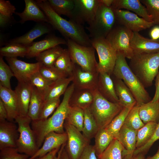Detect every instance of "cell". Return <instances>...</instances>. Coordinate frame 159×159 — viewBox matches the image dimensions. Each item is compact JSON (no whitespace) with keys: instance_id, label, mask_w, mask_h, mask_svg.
<instances>
[{"instance_id":"1","label":"cell","mask_w":159,"mask_h":159,"mask_svg":"<svg viewBox=\"0 0 159 159\" xmlns=\"http://www.w3.org/2000/svg\"><path fill=\"white\" fill-rule=\"evenodd\" d=\"M75 89L72 83L69 86L64 94L62 102L53 115L45 120L32 121L31 125L39 149L42 146L46 135L51 132H64V124L70 107L69 101Z\"/></svg>"},{"instance_id":"2","label":"cell","mask_w":159,"mask_h":159,"mask_svg":"<svg viewBox=\"0 0 159 159\" xmlns=\"http://www.w3.org/2000/svg\"><path fill=\"white\" fill-rule=\"evenodd\" d=\"M46 16L48 23L58 31L66 40L70 39L80 45L92 46L91 39L82 25L69 19H65L56 13L49 5L48 1H35Z\"/></svg>"},{"instance_id":"3","label":"cell","mask_w":159,"mask_h":159,"mask_svg":"<svg viewBox=\"0 0 159 159\" xmlns=\"http://www.w3.org/2000/svg\"><path fill=\"white\" fill-rule=\"evenodd\" d=\"M121 52H117V59L112 74L115 77L123 80L140 106L151 100L150 96L140 81L133 72Z\"/></svg>"},{"instance_id":"4","label":"cell","mask_w":159,"mask_h":159,"mask_svg":"<svg viewBox=\"0 0 159 159\" xmlns=\"http://www.w3.org/2000/svg\"><path fill=\"white\" fill-rule=\"evenodd\" d=\"M128 65L145 88L150 87L159 71V53L134 54Z\"/></svg>"},{"instance_id":"5","label":"cell","mask_w":159,"mask_h":159,"mask_svg":"<svg viewBox=\"0 0 159 159\" xmlns=\"http://www.w3.org/2000/svg\"><path fill=\"white\" fill-rule=\"evenodd\" d=\"M123 108L119 103L106 99L97 89L94 90L93 101L90 109L99 129L105 128Z\"/></svg>"},{"instance_id":"6","label":"cell","mask_w":159,"mask_h":159,"mask_svg":"<svg viewBox=\"0 0 159 159\" xmlns=\"http://www.w3.org/2000/svg\"><path fill=\"white\" fill-rule=\"evenodd\" d=\"M116 21L112 8L100 2L94 19L86 27L89 37L91 39L106 38L114 27Z\"/></svg>"},{"instance_id":"7","label":"cell","mask_w":159,"mask_h":159,"mask_svg":"<svg viewBox=\"0 0 159 159\" xmlns=\"http://www.w3.org/2000/svg\"><path fill=\"white\" fill-rule=\"evenodd\" d=\"M14 121L18 125L19 133L16 148L19 153L31 157L39 149L34 133L30 125L32 120L27 115L25 116L18 115Z\"/></svg>"},{"instance_id":"8","label":"cell","mask_w":159,"mask_h":159,"mask_svg":"<svg viewBox=\"0 0 159 159\" xmlns=\"http://www.w3.org/2000/svg\"><path fill=\"white\" fill-rule=\"evenodd\" d=\"M66 41L67 49L72 60L75 64L85 71L98 72V62L95 56V49L93 47L82 45L70 39Z\"/></svg>"},{"instance_id":"9","label":"cell","mask_w":159,"mask_h":159,"mask_svg":"<svg viewBox=\"0 0 159 159\" xmlns=\"http://www.w3.org/2000/svg\"><path fill=\"white\" fill-rule=\"evenodd\" d=\"M91 39V43L96 50L99 58L97 69L99 73L112 74L117 59V51L106 38Z\"/></svg>"},{"instance_id":"10","label":"cell","mask_w":159,"mask_h":159,"mask_svg":"<svg viewBox=\"0 0 159 159\" xmlns=\"http://www.w3.org/2000/svg\"><path fill=\"white\" fill-rule=\"evenodd\" d=\"M134 32L123 26L114 27L106 38L113 48L130 59L134 53L130 45Z\"/></svg>"},{"instance_id":"11","label":"cell","mask_w":159,"mask_h":159,"mask_svg":"<svg viewBox=\"0 0 159 159\" xmlns=\"http://www.w3.org/2000/svg\"><path fill=\"white\" fill-rule=\"evenodd\" d=\"M64 128L67 137L64 148L68 157L69 159H79L90 141L75 127L65 122Z\"/></svg>"},{"instance_id":"12","label":"cell","mask_w":159,"mask_h":159,"mask_svg":"<svg viewBox=\"0 0 159 159\" xmlns=\"http://www.w3.org/2000/svg\"><path fill=\"white\" fill-rule=\"evenodd\" d=\"M74 7L69 19L82 25L89 24L94 19L100 4L99 0H74Z\"/></svg>"},{"instance_id":"13","label":"cell","mask_w":159,"mask_h":159,"mask_svg":"<svg viewBox=\"0 0 159 159\" xmlns=\"http://www.w3.org/2000/svg\"><path fill=\"white\" fill-rule=\"evenodd\" d=\"M113 9L116 21L133 32H138L154 25L152 22L147 21L128 10Z\"/></svg>"},{"instance_id":"14","label":"cell","mask_w":159,"mask_h":159,"mask_svg":"<svg viewBox=\"0 0 159 159\" xmlns=\"http://www.w3.org/2000/svg\"><path fill=\"white\" fill-rule=\"evenodd\" d=\"M14 77L19 82H28L31 76L39 71L42 66L40 63H29L15 58H6Z\"/></svg>"},{"instance_id":"15","label":"cell","mask_w":159,"mask_h":159,"mask_svg":"<svg viewBox=\"0 0 159 159\" xmlns=\"http://www.w3.org/2000/svg\"><path fill=\"white\" fill-rule=\"evenodd\" d=\"M99 74L98 72L85 71L75 64L71 75L72 82L75 89L95 90L97 88Z\"/></svg>"},{"instance_id":"16","label":"cell","mask_w":159,"mask_h":159,"mask_svg":"<svg viewBox=\"0 0 159 159\" xmlns=\"http://www.w3.org/2000/svg\"><path fill=\"white\" fill-rule=\"evenodd\" d=\"M66 132L60 133L51 132L45 137L43 144L36 153L28 159L41 158L53 150L60 147L66 143L67 140Z\"/></svg>"},{"instance_id":"17","label":"cell","mask_w":159,"mask_h":159,"mask_svg":"<svg viewBox=\"0 0 159 159\" xmlns=\"http://www.w3.org/2000/svg\"><path fill=\"white\" fill-rule=\"evenodd\" d=\"M137 131L131 129L124 125L120 129L117 138L124 147L122 159H132L136 149Z\"/></svg>"},{"instance_id":"18","label":"cell","mask_w":159,"mask_h":159,"mask_svg":"<svg viewBox=\"0 0 159 159\" xmlns=\"http://www.w3.org/2000/svg\"><path fill=\"white\" fill-rule=\"evenodd\" d=\"M19 136L18 127L14 122H0V150L7 147L16 148Z\"/></svg>"},{"instance_id":"19","label":"cell","mask_w":159,"mask_h":159,"mask_svg":"<svg viewBox=\"0 0 159 159\" xmlns=\"http://www.w3.org/2000/svg\"><path fill=\"white\" fill-rule=\"evenodd\" d=\"M130 45L134 54L159 53V39L145 38L138 32H134Z\"/></svg>"},{"instance_id":"20","label":"cell","mask_w":159,"mask_h":159,"mask_svg":"<svg viewBox=\"0 0 159 159\" xmlns=\"http://www.w3.org/2000/svg\"><path fill=\"white\" fill-rule=\"evenodd\" d=\"M24 2L25 7L23 11L15 13L20 18L21 23L23 24L29 21H33L38 23H48L46 16L35 1L25 0Z\"/></svg>"},{"instance_id":"21","label":"cell","mask_w":159,"mask_h":159,"mask_svg":"<svg viewBox=\"0 0 159 159\" xmlns=\"http://www.w3.org/2000/svg\"><path fill=\"white\" fill-rule=\"evenodd\" d=\"M64 39L53 35L47 36L43 40L34 42L28 47V51L26 57L28 58L36 57L41 53L60 44H66Z\"/></svg>"},{"instance_id":"22","label":"cell","mask_w":159,"mask_h":159,"mask_svg":"<svg viewBox=\"0 0 159 159\" xmlns=\"http://www.w3.org/2000/svg\"><path fill=\"white\" fill-rule=\"evenodd\" d=\"M52 31V28L45 23H38L27 32L11 39L9 42L17 43L28 47L36 39L44 34L50 33Z\"/></svg>"},{"instance_id":"23","label":"cell","mask_w":159,"mask_h":159,"mask_svg":"<svg viewBox=\"0 0 159 159\" xmlns=\"http://www.w3.org/2000/svg\"><path fill=\"white\" fill-rule=\"evenodd\" d=\"M32 86L29 82H18L14 90L18 104V115H27Z\"/></svg>"},{"instance_id":"24","label":"cell","mask_w":159,"mask_h":159,"mask_svg":"<svg viewBox=\"0 0 159 159\" xmlns=\"http://www.w3.org/2000/svg\"><path fill=\"white\" fill-rule=\"evenodd\" d=\"M0 99L3 102L7 111V120L14 122L18 115L17 101L15 91L0 85Z\"/></svg>"},{"instance_id":"25","label":"cell","mask_w":159,"mask_h":159,"mask_svg":"<svg viewBox=\"0 0 159 159\" xmlns=\"http://www.w3.org/2000/svg\"><path fill=\"white\" fill-rule=\"evenodd\" d=\"M111 7L113 9H125L132 11L147 21L152 22L151 16L140 0H114Z\"/></svg>"},{"instance_id":"26","label":"cell","mask_w":159,"mask_h":159,"mask_svg":"<svg viewBox=\"0 0 159 159\" xmlns=\"http://www.w3.org/2000/svg\"><path fill=\"white\" fill-rule=\"evenodd\" d=\"M97 89L100 94L108 100L119 103L113 80L107 73H99Z\"/></svg>"},{"instance_id":"27","label":"cell","mask_w":159,"mask_h":159,"mask_svg":"<svg viewBox=\"0 0 159 159\" xmlns=\"http://www.w3.org/2000/svg\"><path fill=\"white\" fill-rule=\"evenodd\" d=\"M94 91L75 88L70 99V106L83 110L90 108L93 101Z\"/></svg>"},{"instance_id":"28","label":"cell","mask_w":159,"mask_h":159,"mask_svg":"<svg viewBox=\"0 0 159 159\" xmlns=\"http://www.w3.org/2000/svg\"><path fill=\"white\" fill-rule=\"evenodd\" d=\"M113 77L112 80L116 94L119 100V103L123 108L136 105V102L132 93L123 81Z\"/></svg>"},{"instance_id":"29","label":"cell","mask_w":159,"mask_h":159,"mask_svg":"<svg viewBox=\"0 0 159 159\" xmlns=\"http://www.w3.org/2000/svg\"><path fill=\"white\" fill-rule=\"evenodd\" d=\"M44 102V94L32 86L27 114L32 121L38 119Z\"/></svg>"},{"instance_id":"30","label":"cell","mask_w":159,"mask_h":159,"mask_svg":"<svg viewBox=\"0 0 159 159\" xmlns=\"http://www.w3.org/2000/svg\"><path fill=\"white\" fill-rule=\"evenodd\" d=\"M139 113L144 124L150 122L158 123L159 122V100L142 104L139 106Z\"/></svg>"},{"instance_id":"31","label":"cell","mask_w":159,"mask_h":159,"mask_svg":"<svg viewBox=\"0 0 159 159\" xmlns=\"http://www.w3.org/2000/svg\"><path fill=\"white\" fill-rule=\"evenodd\" d=\"M72 80L73 77L71 76L53 82L44 94L45 101L59 98L64 94Z\"/></svg>"},{"instance_id":"32","label":"cell","mask_w":159,"mask_h":159,"mask_svg":"<svg viewBox=\"0 0 159 159\" xmlns=\"http://www.w3.org/2000/svg\"><path fill=\"white\" fill-rule=\"evenodd\" d=\"M84 119L82 132L84 137L88 140L95 138L99 128L92 114L90 108L84 110Z\"/></svg>"},{"instance_id":"33","label":"cell","mask_w":159,"mask_h":159,"mask_svg":"<svg viewBox=\"0 0 159 159\" xmlns=\"http://www.w3.org/2000/svg\"><path fill=\"white\" fill-rule=\"evenodd\" d=\"M136 105L123 107L120 112L105 128L115 138L117 139L119 132L123 125L126 117L131 109Z\"/></svg>"},{"instance_id":"34","label":"cell","mask_w":159,"mask_h":159,"mask_svg":"<svg viewBox=\"0 0 159 159\" xmlns=\"http://www.w3.org/2000/svg\"><path fill=\"white\" fill-rule=\"evenodd\" d=\"M64 49L59 45L56 46L41 53L35 57L36 59L43 66H54L55 62Z\"/></svg>"},{"instance_id":"35","label":"cell","mask_w":159,"mask_h":159,"mask_svg":"<svg viewBox=\"0 0 159 159\" xmlns=\"http://www.w3.org/2000/svg\"><path fill=\"white\" fill-rule=\"evenodd\" d=\"M94 138V147L97 157L102 154L115 138L105 128H100Z\"/></svg>"},{"instance_id":"36","label":"cell","mask_w":159,"mask_h":159,"mask_svg":"<svg viewBox=\"0 0 159 159\" xmlns=\"http://www.w3.org/2000/svg\"><path fill=\"white\" fill-rule=\"evenodd\" d=\"M75 64L72 60L69 50L64 49L55 62L54 66L68 76H71Z\"/></svg>"},{"instance_id":"37","label":"cell","mask_w":159,"mask_h":159,"mask_svg":"<svg viewBox=\"0 0 159 159\" xmlns=\"http://www.w3.org/2000/svg\"><path fill=\"white\" fill-rule=\"evenodd\" d=\"M28 51V47L15 43L9 42L0 49V56L6 58L23 57L26 56Z\"/></svg>"},{"instance_id":"38","label":"cell","mask_w":159,"mask_h":159,"mask_svg":"<svg viewBox=\"0 0 159 159\" xmlns=\"http://www.w3.org/2000/svg\"><path fill=\"white\" fill-rule=\"evenodd\" d=\"M48 2L53 10L61 16L63 15L71 18L74 7V0H48Z\"/></svg>"},{"instance_id":"39","label":"cell","mask_w":159,"mask_h":159,"mask_svg":"<svg viewBox=\"0 0 159 159\" xmlns=\"http://www.w3.org/2000/svg\"><path fill=\"white\" fill-rule=\"evenodd\" d=\"M158 123L150 122L145 125L137 132L136 149L145 145L152 138Z\"/></svg>"},{"instance_id":"40","label":"cell","mask_w":159,"mask_h":159,"mask_svg":"<svg viewBox=\"0 0 159 159\" xmlns=\"http://www.w3.org/2000/svg\"><path fill=\"white\" fill-rule=\"evenodd\" d=\"M84 119L83 110L77 107L70 106L65 122L74 126L82 132Z\"/></svg>"},{"instance_id":"41","label":"cell","mask_w":159,"mask_h":159,"mask_svg":"<svg viewBox=\"0 0 159 159\" xmlns=\"http://www.w3.org/2000/svg\"><path fill=\"white\" fill-rule=\"evenodd\" d=\"M124 148L116 138H114L107 148L97 158L99 159H122V153Z\"/></svg>"},{"instance_id":"42","label":"cell","mask_w":159,"mask_h":159,"mask_svg":"<svg viewBox=\"0 0 159 159\" xmlns=\"http://www.w3.org/2000/svg\"><path fill=\"white\" fill-rule=\"evenodd\" d=\"M139 106L136 104L133 107L126 117L124 124L128 128L137 131L145 125L140 116Z\"/></svg>"},{"instance_id":"43","label":"cell","mask_w":159,"mask_h":159,"mask_svg":"<svg viewBox=\"0 0 159 159\" xmlns=\"http://www.w3.org/2000/svg\"><path fill=\"white\" fill-rule=\"evenodd\" d=\"M28 82L31 85L36 87L44 94L53 82L44 77L40 73L39 71L31 76Z\"/></svg>"},{"instance_id":"44","label":"cell","mask_w":159,"mask_h":159,"mask_svg":"<svg viewBox=\"0 0 159 159\" xmlns=\"http://www.w3.org/2000/svg\"><path fill=\"white\" fill-rule=\"evenodd\" d=\"M14 77L9 66L5 62L3 57L0 56V85L6 88L11 89L10 80Z\"/></svg>"},{"instance_id":"45","label":"cell","mask_w":159,"mask_h":159,"mask_svg":"<svg viewBox=\"0 0 159 159\" xmlns=\"http://www.w3.org/2000/svg\"><path fill=\"white\" fill-rule=\"evenodd\" d=\"M39 72L44 77L53 82L69 77L54 66L47 67L42 65Z\"/></svg>"},{"instance_id":"46","label":"cell","mask_w":159,"mask_h":159,"mask_svg":"<svg viewBox=\"0 0 159 159\" xmlns=\"http://www.w3.org/2000/svg\"><path fill=\"white\" fill-rule=\"evenodd\" d=\"M140 2L146 7L154 25L159 26V0H142Z\"/></svg>"},{"instance_id":"47","label":"cell","mask_w":159,"mask_h":159,"mask_svg":"<svg viewBox=\"0 0 159 159\" xmlns=\"http://www.w3.org/2000/svg\"><path fill=\"white\" fill-rule=\"evenodd\" d=\"M59 98L52 99L45 101L40 113L39 119L40 120H45L57 108L60 104Z\"/></svg>"},{"instance_id":"48","label":"cell","mask_w":159,"mask_h":159,"mask_svg":"<svg viewBox=\"0 0 159 159\" xmlns=\"http://www.w3.org/2000/svg\"><path fill=\"white\" fill-rule=\"evenodd\" d=\"M29 157L19 153L16 148L7 147L0 150V159H28Z\"/></svg>"},{"instance_id":"49","label":"cell","mask_w":159,"mask_h":159,"mask_svg":"<svg viewBox=\"0 0 159 159\" xmlns=\"http://www.w3.org/2000/svg\"><path fill=\"white\" fill-rule=\"evenodd\" d=\"M159 139V122L155 130L153 135L151 139L144 145L136 149L135 150L133 156L140 153H143L145 155L154 143Z\"/></svg>"},{"instance_id":"50","label":"cell","mask_w":159,"mask_h":159,"mask_svg":"<svg viewBox=\"0 0 159 159\" xmlns=\"http://www.w3.org/2000/svg\"><path fill=\"white\" fill-rule=\"evenodd\" d=\"M16 8L9 1L0 0V14L8 17H12L16 12Z\"/></svg>"},{"instance_id":"51","label":"cell","mask_w":159,"mask_h":159,"mask_svg":"<svg viewBox=\"0 0 159 159\" xmlns=\"http://www.w3.org/2000/svg\"><path fill=\"white\" fill-rule=\"evenodd\" d=\"M79 159H99L97 157L94 145H87L85 148Z\"/></svg>"},{"instance_id":"52","label":"cell","mask_w":159,"mask_h":159,"mask_svg":"<svg viewBox=\"0 0 159 159\" xmlns=\"http://www.w3.org/2000/svg\"><path fill=\"white\" fill-rule=\"evenodd\" d=\"M156 77L155 83V91L154 97L151 101L152 102L159 100V71Z\"/></svg>"},{"instance_id":"53","label":"cell","mask_w":159,"mask_h":159,"mask_svg":"<svg viewBox=\"0 0 159 159\" xmlns=\"http://www.w3.org/2000/svg\"><path fill=\"white\" fill-rule=\"evenodd\" d=\"M8 114L4 104L0 99V122L7 120Z\"/></svg>"},{"instance_id":"54","label":"cell","mask_w":159,"mask_h":159,"mask_svg":"<svg viewBox=\"0 0 159 159\" xmlns=\"http://www.w3.org/2000/svg\"><path fill=\"white\" fill-rule=\"evenodd\" d=\"M12 17H8L0 14V26L4 28L11 23Z\"/></svg>"},{"instance_id":"55","label":"cell","mask_w":159,"mask_h":159,"mask_svg":"<svg viewBox=\"0 0 159 159\" xmlns=\"http://www.w3.org/2000/svg\"><path fill=\"white\" fill-rule=\"evenodd\" d=\"M150 35L153 39H159V26H156L153 27L150 32Z\"/></svg>"},{"instance_id":"56","label":"cell","mask_w":159,"mask_h":159,"mask_svg":"<svg viewBox=\"0 0 159 159\" xmlns=\"http://www.w3.org/2000/svg\"><path fill=\"white\" fill-rule=\"evenodd\" d=\"M60 147L55 149L42 157V159H53L59 150Z\"/></svg>"},{"instance_id":"57","label":"cell","mask_w":159,"mask_h":159,"mask_svg":"<svg viewBox=\"0 0 159 159\" xmlns=\"http://www.w3.org/2000/svg\"><path fill=\"white\" fill-rule=\"evenodd\" d=\"M100 3L108 7H111L114 0H99Z\"/></svg>"},{"instance_id":"58","label":"cell","mask_w":159,"mask_h":159,"mask_svg":"<svg viewBox=\"0 0 159 159\" xmlns=\"http://www.w3.org/2000/svg\"><path fill=\"white\" fill-rule=\"evenodd\" d=\"M66 143L63 144L62 145L59 150V151L57 153V155L56 156V155L54 157L53 159H60V158L61 153L65 146Z\"/></svg>"},{"instance_id":"59","label":"cell","mask_w":159,"mask_h":159,"mask_svg":"<svg viewBox=\"0 0 159 159\" xmlns=\"http://www.w3.org/2000/svg\"><path fill=\"white\" fill-rule=\"evenodd\" d=\"M60 159H69L64 148L61 153Z\"/></svg>"},{"instance_id":"60","label":"cell","mask_w":159,"mask_h":159,"mask_svg":"<svg viewBox=\"0 0 159 159\" xmlns=\"http://www.w3.org/2000/svg\"><path fill=\"white\" fill-rule=\"evenodd\" d=\"M145 154L143 153H140L133 156L132 159H145Z\"/></svg>"},{"instance_id":"61","label":"cell","mask_w":159,"mask_h":159,"mask_svg":"<svg viewBox=\"0 0 159 159\" xmlns=\"http://www.w3.org/2000/svg\"><path fill=\"white\" fill-rule=\"evenodd\" d=\"M145 159H159V146L156 153L153 156L148 157Z\"/></svg>"},{"instance_id":"62","label":"cell","mask_w":159,"mask_h":159,"mask_svg":"<svg viewBox=\"0 0 159 159\" xmlns=\"http://www.w3.org/2000/svg\"><path fill=\"white\" fill-rule=\"evenodd\" d=\"M34 159H42V158H35Z\"/></svg>"}]
</instances>
